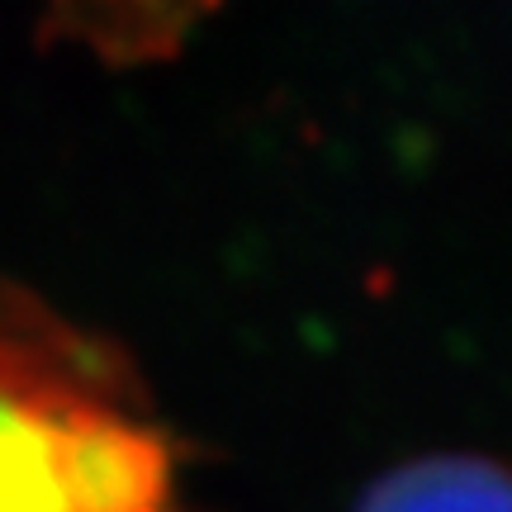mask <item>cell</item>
Here are the masks:
<instances>
[{"instance_id":"cell-2","label":"cell","mask_w":512,"mask_h":512,"mask_svg":"<svg viewBox=\"0 0 512 512\" xmlns=\"http://www.w3.org/2000/svg\"><path fill=\"white\" fill-rule=\"evenodd\" d=\"M356 512H512L508 479L475 456H432L384 475Z\"/></svg>"},{"instance_id":"cell-1","label":"cell","mask_w":512,"mask_h":512,"mask_svg":"<svg viewBox=\"0 0 512 512\" xmlns=\"http://www.w3.org/2000/svg\"><path fill=\"white\" fill-rule=\"evenodd\" d=\"M0 512H181L166 441L53 328L0 318Z\"/></svg>"}]
</instances>
